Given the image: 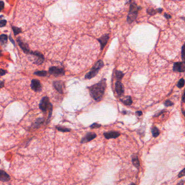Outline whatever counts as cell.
Here are the masks:
<instances>
[{
    "label": "cell",
    "instance_id": "1",
    "mask_svg": "<svg viewBox=\"0 0 185 185\" xmlns=\"http://www.w3.org/2000/svg\"><path fill=\"white\" fill-rule=\"evenodd\" d=\"M106 87V79H102L99 82L89 88L90 95L94 100L99 101L103 97Z\"/></svg>",
    "mask_w": 185,
    "mask_h": 185
},
{
    "label": "cell",
    "instance_id": "2",
    "mask_svg": "<svg viewBox=\"0 0 185 185\" xmlns=\"http://www.w3.org/2000/svg\"><path fill=\"white\" fill-rule=\"evenodd\" d=\"M141 9V7L138 6L135 2L130 4V10L127 17V22L128 23H131L136 20L138 15V12Z\"/></svg>",
    "mask_w": 185,
    "mask_h": 185
},
{
    "label": "cell",
    "instance_id": "3",
    "mask_svg": "<svg viewBox=\"0 0 185 185\" xmlns=\"http://www.w3.org/2000/svg\"><path fill=\"white\" fill-rule=\"evenodd\" d=\"M104 63L102 60H99V61H97L94 66L92 67V69L88 73L86 74L85 76V79H91L93 78V77L97 75L98 74L99 70L103 67Z\"/></svg>",
    "mask_w": 185,
    "mask_h": 185
},
{
    "label": "cell",
    "instance_id": "4",
    "mask_svg": "<svg viewBox=\"0 0 185 185\" xmlns=\"http://www.w3.org/2000/svg\"><path fill=\"white\" fill-rule=\"evenodd\" d=\"M30 55H33L34 57V63L38 65H40V64H42L45 60L44 56L41 53L39 52H31V51L30 53L29 54Z\"/></svg>",
    "mask_w": 185,
    "mask_h": 185
},
{
    "label": "cell",
    "instance_id": "5",
    "mask_svg": "<svg viewBox=\"0 0 185 185\" xmlns=\"http://www.w3.org/2000/svg\"><path fill=\"white\" fill-rule=\"evenodd\" d=\"M49 73L53 75L59 76L64 75L65 74V71L64 69L62 68H59V67L53 66L50 68Z\"/></svg>",
    "mask_w": 185,
    "mask_h": 185
},
{
    "label": "cell",
    "instance_id": "6",
    "mask_svg": "<svg viewBox=\"0 0 185 185\" xmlns=\"http://www.w3.org/2000/svg\"><path fill=\"white\" fill-rule=\"evenodd\" d=\"M49 98L47 97H43L39 104V108L42 112H46L48 109L50 105Z\"/></svg>",
    "mask_w": 185,
    "mask_h": 185
},
{
    "label": "cell",
    "instance_id": "7",
    "mask_svg": "<svg viewBox=\"0 0 185 185\" xmlns=\"http://www.w3.org/2000/svg\"><path fill=\"white\" fill-rule=\"evenodd\" d=\"M31 88L35 92H40L41 90V85L39 80L37 79H33L31 81Z\"/></svg>",
    "mask_w": 185,
    "mask_h": 185
},
{
    "label": "cell",
    "instance_id": "8",
    "mask_svg": "<svg viewBox=\"0 0 185 185\" xmlns=\"http://www.w3.org/2000/svg\"><path fill=\"white\" fill-rule=\"evenodd\" d=\"M96 136H97V135L94 133H87L86 135L82 138L81 140V143H84L88 142L93 140L94 138H96Z\"/></svg>",
    "mask_w": 185,
    "mask_h": 185
},
{
    "label": "cell",
    "instance_id": "9",
    "mask_svg": "<svg viewBox=\"0 0 185 185\" xmlns=\"http://www.w3.org/2000/svg\"><path fill=\"white\" fill-rule=\"evenodd\" d=\"M173 71L178 72H184L185 71V63L182 62H175L173 66Z\"/></svg>",
    "mask_w": 185,
    "mask_h": 185
},
{
    "label": "cell",
    "instance_id": "10",
    "mask_svg": "<svg viewBox=\"0 0 185 185\" xmlns=\"http://www.w3.org/2000/svg\"><path fill=\"white\" fill-rule=\"evenodd\" d=\"M115 89L117 94L119 96H121L124 93V87L123 84L120 81H117L115 83Z\"/></svg>",
    "mask_w": 185,
    "mask_h": 185
},
{
    "label": "cell",
    "instance_id": "11",
    "mask_svg": "<svg viewBox=\"0 0 185 185\" xmlns=\"http://www.w3.org/2000/svg\"><path fill=\"white\" fill-rule=\"evenodd\" d=\"M104 135L107 139H115L120 135V133L116 131H110L104 133Z\"/></svg>",
    "mask_w": 185,
    "mask_h": 185
},
{
    "label": "cell",
    "instance_id": "12",
    "mask_svg": "<svg viewBox=\"0 0 185 185\" xmlns=\"http://www.w3.org/2000/svg\"><path fill=\"white\" fill-rule=\"evenodd\" d=\"M109 39V34H105L103 36H102L101 37L98 38V40L101 44V50H103L104 48L105 47L106 45L107 42H108V40Z\"/></svg>",
    "mask_w": 185,
    "mask_h": 185
},
{
    "label": "cell",
    "instance_id": "13",
    "mask_svg": "<svg viewBox=\"0 0 185 185\" xmlns=\"http://www.w3.org/2000/svg\"><path fill=\"white\" fill-rule=\"evenodd\" d=\"M18 42L19 45H20V47H21V48L22 49L23 51L25 52L26 54H30V53L31 51H30V49H29L27 44H25V43H23L22 42V41H21V40L19 39H19H18Z\"/></svg>",
    "mask_w": 185,
    "mask_h": 185
},
{
    "label": "cell",
    "instance_id": "14",
    "mask_svg": "<svg viewBox=\"0 0 185 185\" xmlns=\"http://www.w3.org/2000/svg\"><path fill=\"white\" fill-rule=\"evenodd\" d=\"M10 180V176L6 172L0 170V180L2 181H8Z\"/></svg>",
    "mask_w": 185,
    "mask_h": 185
},
{
    "label": "cell",
    "instance_id": "15",
    "mask_svg": "<svg viewBox=\"0 0 185 185\" xmlns=\"http://www.w3.org/2000/svg\"><path fill=\"white\" fill-rule=\"evenodd\" d=\"M53 86H54L55 89L57 90L58 92L62 94L63 93V88H62V84L60 81H54L53 82Z\"/></svg>",
    "mask_w": 185,
    "mask_h": 185
},
{
    "label": "cell",
    "instance_id": "16",
    "mask_svg": "<svg viewBox=\"0 0 185 185\" xmlns=\"http://www.w3.org/2000/svg\"><path fill=\"white\" fill-rule=\"evenodd\" d=\"M121 101L124 104L127 106H129L132 104V99L130 96H126L125 97H124L122 98H120Z\"/></svg>",
    "mask_w": 185,
    "mask_h": 185
},
{
    "label": "cell",
    "instance_id": "17",
    "mask_svg": "<svg viewBox=\"0 0 185 185\" xmlns=\"http://www.w3.org/2000/svg\"><path fill=\"white\" fill-rule=\"evenodd\" d=\"M132 162L133 163V165L134 166L137 168H138L140 167V161L138 160V159L137 155H133L132 157Z\"/></svg>",
    "mask_w": 185,
    "mask_h": 185
},
{
    "label": "cell",
    "instance_id": "18",
    "mask_svg": "<svg viewBox=\"0 0 185 185\" xmlns=\"http://www.w3.org/2000/svg\"><path fill=\"white\" fill-rule=\"evenodd\" d=\"M44 122V119L43 118H39L36 120L35 123L33 124V128H37L40 126V125Z\"/></svg>",
    "mask_w": 185,
    "mask_h": 185
},
{
    "label": "cell",
    "instance_id": "19",
    "mask_svg": "<svg viewBox=\"0 0 185 185\" xmlns=\"http://www.w3.org/2000/svg\"><path fill=\"white\" fill-rule=\"evenodd\" d=\"M152 133L153 136L155 137V138H156V137L159 136V135L160 134L159 130L158 129L157 127H153L152 128Z\"/></svg>",
    "mask_w": 185,
    "mask_h": 185
},
{
    "label": "cell",
    "instance_id": "20",
    "mask_svg": "<svg viewBox=\"0 0 185 185\" xmlns=\"http://www.w3.org/2000/svg\"><path fill=\"white\" fill-rule=\"evenodd\" d=\"M115 76L116 78L117 79L118 81L121 80L123 78L124 76V74L120 71H118L116 70L115 71Z\"/></svg>",
    "mask_w": 185,
    "mask_h": 185
},
{
    "label": "cell",
    "instance_id": "21",
    "mask_svg": "<svg viewBox=\"0 0 185 185\" xmlns=\"http://www.w3.org/2000/svg\"><path fill=\"white\" fill-rule=\"evenodd\" d=\"M7 40H8V37L6 35L2 34L0 35V42H1L2 44H5L7 43Z\"/></svg>",
    "mask_w": 185,
    "mask_h": 185
},
{
    "label": "cell",
    "instance_id": "22",
    "mask_svg": "<svg viewBox=\"0 0 185 185\" xmlns=\"http://www.w3.org/2000/svg\"><path fill=\"white\" fill-rule=\"evenodd\" d=\"M48 109H49V114H48V118H47V123H48V122H49V120H50L51 116H52V111H53V106L52 104H50V105H49V107H48Z\"/></svg>",
    "mask_w": 185,
    "mask_h": 185
},
{
    "label": "cell",
    "instance_id": "23",
    "mask_svg": "<svg viewBox=\"0 0 185 185\" xmlns=\"http://www.w3.org/2000/svg\"><path fill=\"white\" fill-rule=\"evenodd\" d=\"M35 75L39 76H45L47 75V71L45 70H41V71H37L34 72Z\"/></svg>",
    "mask_w": 185,
    "mask_h": 185
},
{
    "label": "cell",
    "instance_id": "24",
    "mask_svg": "<svg viewBox=\"0 0 185 185\" xmlns=\"http://www.w3.org/2000/svg\"><path fill=\"white\" fill-rule=\"evenodd\" d=\"M56 128L58 129V131L62 132H69L71 131V129L69 128H67L66 127H61V126H57Z\"/></svg>",
    "mask_w": 185,
    "mask_h": 185
},
{
    "label": "cell",
    "instance_id": "25",
    "mask_svg": "<svg viewBox=\"0 0 185 185\" xmlns=\"http://www.w3.org/2000/svg\"><path fill=\"white\" fill-rule=\"evenodd\" d=\"M147 12L149 15L152 16L155 15V14L157 13V10H155V9L153 8H148L147 10Z\"/></svg>",
    "mask_w": 185,
    "mask_h": 185
},
{
    "label": "cell",
    "instance_id": "26",
    "mask_svg": "<svg viewBox=\"0 0 185 185\" xmlns=\"http://www.w3.org/2000/svg\"><path fill=\"white\" fill-rule=\"evenodd\" d=\"M184 85H185V80H184V79L182 78L181 79H180V81L178 82L177 86L178 88H181L184 87Z\"/></svg>",
    "mask_w": 185,
    "mask_h": 185
},
{
    "label": "cell",
    "instance_id": "27",
    "mask_svg": "<svg viewBox=\"0 0 185 185\" xmlns=\"http://www.w3.org/2000/svg\"><path fill=\"white\" fill-rule=\"evenodd\" d=\"M13 29L14 33V34H15V35H16L17 34H19V33L21 32V30L19 28H18L13 27Z\"/></svg>",
    "mask_w": 185,
    "mask_h": 185
},
{
    "label": "cell",
    "instance_id": "28",
    "mask_svg": "<svg viewBox=\"0 0 185 185\" xmlns=\"http://www.w3.org/2000/svg\"><path fill=\"white\" fill-rule=\"evenodd\" d=\"M164 105L165 106L167 107H169V106H172L173 105V103L172 102L170 101L169 100H167L166 101H165L164 103Z\"/></svg>",
    "mask_w": 185,
    "mask_h": 185
},
{
    "label": "cell",
    "instance_id": "29",
    "mask_svg": "<svg viewBox=\"0 0 185 185\" xmlns=\"http://www.w3.org/2000/svg\"><path fill=\"white\" fill-rule=\"evenodd\" d=\"M100 127H101V124H99L96 123H93L91 126H90L91 128H99Z\"/></svg>",
    "mask_w": 185,
    "mask_h": 185
},
{
    "label": "cell",
    "instance_id": "30",
    "mask_svg": "<svg viewBox=\"0 0 185 185\" xmlns=\"http://www.w3.org/2000/svg\"><path fill=\"white\" fill-rule=\"evenodd\" d=\"M7 23V21L6 20H1L0 21V27H3L5 26Z\"/></svg>",
    "mask_w": 185,
    "mask_h": 185
},
{
    "label": "cell",
    "instance_id": "31",
    "mask_svg": "<svg viewBox=\"0 0 185 185\" xmlns=\"http://www.w3.org/2000/svg\"><path fill=\"white\" fill-rule=\"evenodd\" d=\"M185 176V168H184L181 170V172H180V173L179 174V177H181Z\"/></svg>",
    "mask_w": 185,
    "mask_h": 185
},
{
    "label": "cell",
    "instance_id": "32",
    "mask_svg": "<svg viewBox=\"0 0 185 185\" xmlns=\"http://www.w3.org/2000/svg\"><path fill=\"white\" fill-rule=\"evenodd\" d=\"M4 6V2L3 1H0V11H1L2 9H3Z\"/></svg>",
    "mask_w": 185,
    "mask_h": 185
},
{
    "label": "cell",
    "instance_id": "33",
    "mask_svg": "<svg viewBox=\"0 0 185 185\" xmlns=\"http://www.w3.org/2000/svg\"><path fill=\"white\" fill-rule=\"evenodd\" d=\"M7 73V71L3 69H0V75L3 76Z\"/></svg>",
    "mask_w": 185,
    "mask_h": 185
},
{
    "label": "cell",
    "instance_id": "34",
    "mask_svg": "<svg viewBox=\"0 0 185 185\" xmlns=\"http://www.w3.org/2000/svg\"><path fill=\"white\" fill-rule=\"evenodd\" d=\"M184 45H182V49H181V56H182V60H183V61H184Z\"/></svg>",
    "mask_w": 185,
    "mask_h": 185
},
{
    "label": "cell",
    "instance_id": "35",
    "mask_svg": "<svg viewBox=\"0 0 185 185\" xmlns=\"http://www.w3.org/2000/svg\"><path fill=\"white\" fill-rule=\"evenodd\" d=\"M164 16L165 18H166L167 19H169L172 18L171 16H170V15H169V14H167V13H165L164 14Z\"/></svg>",
    "mask_w": 185,
    "mask_h": 185
},
{
    "label": "cell",
    "instance_id": "36",
    "mask_svg": "<svg viewBox=\"0 0 185 185\" xmlns=\"http://www.w3.org/2000/svg\"><path fill=\"white\" fill-rule=\"evenodd\" d=\"M184 183H185L184 180H182V181H181L180 182H179V183L177 184L176 185H184Z\"/></svg>",
    "mask_w": 185,
    "mask_h": 185
},
{
    "label": "cell",
    "instance_id": "37",
    "mask_svg": "<svg viewBox=\"0 0 185 185\" xmlns=\"http://www.w3.org/2000/svg\"><path fill=\"white\" fill-rule=\"evenodd\" d=\"M4 81H1V82H0V89H1V88H2L4 86Z\"/></svg>",
    "mask_w": 185,
    "mask_h": 185
},
{
    "label": "cell",
    "instance_id": "38",
    "mask_svg": "<svg viewBox=\"0 0 185 185\" xmlns=\"http://www.w3.org/2000/svg\"><path fill=\"white\" fill-rule=\"evenodd\" d=\"M136 113L137 114L138 116H141V115H142V112L141 111H137V112H136Z\"/></svg>",
    "mask_w": 185,
    "mask_h": 185
},
{
    "label": "cell",
    "instance_id": "39",
    "mask_svg": "<svg viewBox=\"0 0 185 185\" xmlns=\"http://www.w3.org/2000/svg\"><path fill=\"white\" fill-rule=\"evenodd\" d=\"M163 11V9L162 8H159L157 9V13H161Z\"/></svg>",
    "mask_w": 185,
    "mask_h": 185
},
{
    "label": "cell",
    "instance_id": "40",
    "mask_svg": "<svg viewBox=\"0 0 185 185\" xmlns=\"http://www.w3.org/2000/svg\"><path fill=\"white\" fill-rule=\"evenodd\" d=\"M9 39H10V41H11V42H12V43H13V44L14 45H15V42H14V41H13V39H12V38L10 37V36H9Z\"/></svg>",
    "mask_w": 185,
    "mask_h": 185
},
{
    "label": "cell",
    "instance_id": "41",
    "mask_svg": "<svg viewBox=\"0 0 185 185\" xmlns=\"http://www.w3.org/2000/svg\"><path fill=\"white\" fill-rule=\"evenodd\" d=\"M182 102H185V94H184L183 96H182Z\"/></svg>",
    "mask_w": 185,
    "mask_h": 185
},
{
    "label": "cell",
    "instance_id": "42",
    "mask_svg": "<svg viewBox=\"0 0 185 185\" xmlns=\"http://www.w3.org/2000/svg\"><path fill=\"white\" fill-rule=\"evenodd\" d=\"M130 185H135V184L134 183H131Z\"/></svg>",
    "mask_w": 185,
    "mask_h": 185
},
{
    "label": "cell",
    "instance_id": "43",
    "mask_svg": "<svg viewBox=\"0 0 185 185\" xmlns=\"http://www.w3.org/2000/svg\"><path fill=\"white\" fill-rule=\"evenodd\" d=\"M1 55H2V54H1V52L0 51V56H1Z\"/></svg>",
    "mask_w": 185,
    "mask_h": 185
}]
</instances>
